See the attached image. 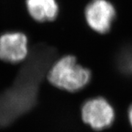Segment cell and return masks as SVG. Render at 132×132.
Segmentation results:
<instances>
[{
  "label": "cell",
  "mask_w": 132,
  "mask_h": 132,
  "mask_svg": "<svg viewBox=\"0 0 132 132\" xmlns=\"http://www.w3.org/2000/svg\"><path fill=\"white\" fill-rule=\"evenodd\" d=\"M90 79V70L78 64L76 57L71 55L57 60L48 73V80L52 85L68 92L83 89Z\"/></svg>",
  "instance_id": "obj_1"
},
{
  "label": "cell",
  "mask_w": 132,
  "mask_h": 132,
  "mask_svg": "<svg viewBox=\"0 0 132 132\" xmlns=\"http://www.w3.org/2000/svg\"><path fill=\"white\" fill-rule=\"evenodd\" d=\"M115 16L113 5L106 0H93L85 9L88 25L99 33L107 32Z\"/></svg>",
  "instance_id": "obj_3"
},
{
  "label": "cell",
  "mask_w": 132,
  "mask_h": 132,
  "mask_svg": "<svg viewBox=\"0 0 132 132\" xmlns=\"http://www.w3.org/2000/svg\"><path fill=\"white\" fill-rule=\"evenodd\" d=\"M27 38L22 33H8L0 38V59L9 62L22 61L27 56Z\"/></svg>",
  "instance_id": "obj_4"
},
{
  "label": "cell",
  "mask_w": 132,
  "mask_h": 132,
  "mask_svg": "<svg viewBox=\"0 0 132 132\" xmlns=\"http://www.w3.org/2000/svg\"><path fill=\"white\" fill-rule=\"evenodd\" d=\"M27 5L29 14L38 21H52L58 13L56 0H27Z\"/></svg>",
  "instance_id": "obj_5"
},
{
  "label": "cell",
  "mask_w": 132,
  "mask_h": 132,
  "mask_svg": "<svg viewBox=\"0 0 132 132\" xmlns=\"http://www.w3.org/2000/svg\"><path fill=\"white\" fill-rule=\"evenodd\" d=\"M128 120H129V123L131 124L132 127V104L130 106V107L128 109Z\"/></svg>",
  "instance_id": "obj_6"
},
{
  "label": "cell",
  "mask_w": 132,
  "mask_h": 132,
  "mask_svg": "<svg viewBox=\"0 0 132 132\" xmlns=\"http://www.w3.org/2000/svg\"><path fill=\"white\" fill-rule=\"evenodd\" d=\"M114 118L113 106L102 97L89 99L81 107L83 121L96 131L109 127L113 123Z\"/></svg>",
  "instance_id": "obj_2"
}]
</instances>
